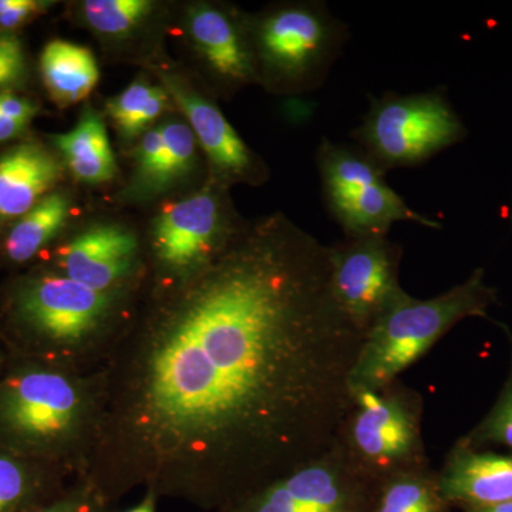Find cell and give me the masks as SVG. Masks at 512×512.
<instances>
[{"mask_svg":"<svg viewBox=\"0 0 512 512\" xmlns=\"http://www.w3.org/2000/svg\"><path fill=\"white\" fill-rule=\"evenodd\" d=\"M362 332L330 285V247L282 214L248 225L161 340L151 410L228 456L271 457L284 474L342 440Z\"/></svg>","mask_w":512,"mask_h":512,"instance_id":"1","label":"cell"},{"mask_svg":"<svg viewBox=\"0 0 512 512\" xmlns=\"http://www.w3.org/2000/svg\"><path fill=\"white\" fill-rule=\"evenodd\" d=\"M497 301V289L485 282L483 268L436 298L416 299L404 291L366 330L352 392L390 386L458 322L485 318Z\"/></svg>","mask_w":512,"mask_h":512,"instance_id":"2","label":"cell"},{"mask_svg":"<svg viewBox=\"0 0 512 512\" xmlns=\"http://www.w3.org/2000/svg\"><path fill=\"white\" fill-rule=\"evenodd\" d=\"M252 32L256 72L261 67L259 74L289 93L320 89L350 37L348 25L322 0L279 6Z\"/></svg>","mask_w":512,"mask_h":512,"instance_id":"3","label":"cell"},{"mask_svg":"<svg viewBox=\"0 0 512 512\" xmlns=\"http://www.w3.org/2000/svg\"><path fill=\"white\" fill-rule=\"evenodd\" d=\"M369 101L350 137L384 173L427 163L468 136L466 124L441 90L387 92Z\"/></svg>","mask_w":512,"mask_h":512,"instance_id":"4","label":"cell"},{"mask_svg":"<svg viewBox=\"0 0 512 512\" xmlns=\"http://www.w3.org/2000/svg\"><path fill=\"white\" fill-rule=\"evenodd\" d=\"M316 165L326 210L345 237L389 235L396 222L443 228L439 221L409 207L387 183L382 168L355 144L322 138L316 151Z\"/></svg>","mask_w":512,"mask_h":512,"instance_id":"5","label":"cell"},{"mask_svg":"<svg viewBox=\"0 0 512 512\" xmlns=\"http://www.w3.org/2000/svg\"><path fill=\"white\" fill-rule=\"evenodd\" d=\"M423 400L396 382L380 390H355L342 441L379 481L429 467L421 436Z\"/></svg>","mask_w":512,"mask_h":512,"instance_id":"6","label":"cell"},{"mask_svg":"<svg viewBox=\"0 0 512 512\" xmlns=\"http://www.w3.org/2000/svg\"><path fill=\"white\" fill-rule=\"evenodd\" d=\"M382 484L340 440L325 456L269 484L245 512H373Z\"/></svg>","mask_w":512,"mask_h":512,"instance_id":"7","label":"cell"},{"mask_svg":"<svg viewBox=\"0 0 512 512\" xmlns=\"http://www.w3.org/2000/svg\"><path fill=\"white\" fill-rule=\"evenodd\" d=\"M402 247L387 235L345 237L330 247V285L346 316L363 333L404 292Z\"/></svg>","mask_w":512,"mask_h":512,"instance_id":"8","label":"cell"},{"mask_svg":"<svg viewBox=\"0 0 512 512\" xmlns=\"http://www.w3.org/2000/svg\"><path fill=\"white\" fill-rule=\"evenodd\" d=\"M241 225L225 215L220 198L200 192L177 202L160 215L154 231L158 255L165 264L187 266L212 249H224Z\"/></svg>","mask_w":512,"mask_h":512,"instance_id":"9","label":"cell"},{"mask_svg":"<svg viewBox=\"0 0 512 512\" xmlns=\"http://www.w3.org/2000/svg\"><path fill=\"white\" fill-rule=\"evenodd\" d=\"M76 390L69 380L50 372L16 377L3 397L2 416L9 429L28 439H50L72 424Z\"/></svg>","mask_w":512,"mask_h":512,"instance_id":"10","label":"cell"},{"mask_svg":"<svg viewBox=\"0 0 512 512\" xmlns=\"http://www.w3.org/2000/svg\"><path fill=\"white\" fill-rule=\"evenodd\" d=\"M20 306L37 330L70 342L96 325L106 308V296L67 276H43L23 292Z\"/></svg>","mask_w":512,"mask_h":512,"instance_id":"11","label":"cell"},{"mask_svg":"<svg viewBox=\"0 0 512 512\" xmlns=\"http://www.w3.org/2000/svg\"><path fill=\"white\" fill-rule=\"evenodd\" d=\"M441 497L468 508L512 501V456L483 453L458 440L437 474Z\"/></svg>","mask_w":512,"mask_h":512,"instance_id":"12","label":"cell"},{"mask_svg":"<svg viewBox=\"0 0 512 512\" xmlns=\"http://www.w3.org/2000/svg\"><path fill=\"white\" fill-rule=\"evenodd\" d=\"M164 84L190 120L192 133L214 167L227 180H252L258 167L254 154L224 114L210 101L188 92L170 77H164Z\"/></svg>","mask_w":512,"mask_h":512,"instance_id":"13","label":"cell"},{"mask_svg":"<svg viewBox=\"0 0 512 512\" xmlns=\"http://www.w3.org/2000/svg\"><path fill=\"white\" fill-rule=\"evenodd\" d=\"M137 241L126 229L106 225L83 232L62 251L67 278L103 292L130 268Z\"/></svg>","mask_w":512,"mask_h":512,"instance_id":"14","label":"cell"},{"mask_svg":"<svg viewBox=\"0 0 512 512\" xmlns=\"http://www.w3.org/2000/svg\"><path fill=\"white\" fill-rule=\"evenodd\" d=\"M190 29L205 62L222 82L239 86L256 79L254 49L227 12L210 6L195 9Z\"/></svg>","mask_w":512,"mask_h":512,"instance_id":"15","label":"cell"},{"mask_svg":"<svg viewBox=\"0 0 512 512\" xmlns=\"http://www.w3.org/2000/svg\"><path fill=\"white\" fill-rule=\"evenodd\" d=\"M60 165L35 144L6 151L0 157V218L23 217L59 180Z\"/></svg>","mask_w":512,"mask_h":512,"instance_id":"16","label":"cell"},{"mask_svg":"<svg viewBox=\"0 0 512 512\" xmlns=\"http://www.w3.org/2000/svg\"><path fill=\"white\" fill-rule=\"evenodd\" d=\"M55 143L77 180L99 184L116 174V158L106 126L94 111H86L69 133L55 136Z\"/></svg>","mask_w":512,"mask_h":512,"instance_id":"17","label":"cell"},{"mask_svg":"<svg viewBox=\"0 0 512 512\" xmlns=\"http://www.w3.org/2000/svg\"><path fill=\"white\" fill-rule=\"evenodd\" d=\"M40 70L47 90L63 104L89 96L100 77L92 52L64 40L47 43L40 57Z\"/></svg>","mask_w":512,"mask_h":512,"instance_id":"18","label":"cell"},{"mask_svg":"<svg viewBox=\"0 0 512 512\" xmlns=\"http://www.w3.org/2000/svg\"><path fill=\"white\" fill-rule=\"evenodd\" d=\"M69 211V200L64 195H46L9 232L6 254L15 262L32 259L62 229Z\"/></svg>","mask_w":512,"mask_h":512,"instance_id":"19","label":"cell"},{"mask_svg":"<svg viewBox=\"0 0 512 512\" xmlns=\"http://www.w3.org/2000/svg\"><path fill=\"white\" fill-rule=\"evenodd\" d=\"M447 505L437 474L427 467L383 481L373 512H446Z\"/></svg>","mask_w":512,"mask_h":512,"instance_id":"20","label":"cell"},{"mask_svg":"<svg viewBox=\"0 0 512 512\" xmlns=\"http://www.w3.org/2000/svg\"><path fill=\"white\" fill-rule=\"evenodd\" d=\"M151 10L146 0H87L83 12L89 25L104 35L119 36L138 25Z\"/></svg>","mask_w":512,"mask_h":512,"instance_id":"21","label":"cell"},{"mask_svg":"<svg viewBox=\"0 0 512 512\" xmlns=\"http://www.w3.org/2000/svg\"><path fill=\"white\" fill-rule=\"evenodd\" d=\"M461 440L473 448L484 444H500L512 451V360L510 376L497 403L476 429Z\"/></svg>","mask_w":512,"mask_h":512,"instance_id":"22","label":"cell"},{"mask_svg":"<svg viewBox=\"0 0 512 512\" xmlns=\"http://www.w3.org/2000/svg\"><path fill=\"white\" fill-rule=\"evenodd\" d=\"M164 141V167L161 185L170 183L173 178L183 175L191 167L195 157L194 133L187 124L168 123L161 127Z\"/></svg>","mask_w":512,"mask_h":512,"instance_id":"23","label":"cell"},{"mask_svg":"<svg viewBox=\"0 0 512 512\" xmlns=\"http://www.w3.org/2000/svg\"><path fill=\"white\" fill-rule=\"evenodd\" d=\"M153 92L154 87L147 86L144 83H133L107 104L111 117L116 121L124 136H126L128 128L136 120L140 111L146 106Z\"/></svg>","mask_w":512,"mask_h":512,"instance_id":"24","label":"cell"},{"mask_svg":"<svg viewBox=\"0 0 512 512\" xmlns=\"http://www.w3.org/2000/svg\"><path fill=\"white\" fill-rule=\"evenodd\" d=\"M138 161H140L141 174L151 183L161 185L164 167V141L161 128L144 134L138 150Z\"/></svg>","mask_w":512,"mask_h":512,"instance_id":"25","label":"cell"},{"mask_svg":"<svg viewBox=\"0 0 512 512\" xmlns=\"http://www.w3.org/2000/svg\"><path fill=\"white\" fill-rule=\"evenodd\" d=\"M25 72L22 43L15 36H0V89L19 82Z\"/></svg>","mask_w":512,"mask_h":512,"instance_id":"26","label":"cell"},{"mask_svg":"<svg viewBox=\"0 0 512 512\" xmlns=\"http://www.w3.org/2000/svg\"><path fill=\"white\" fill-rule=\"evenodd\" d=\"M26 478L22 468L8 457L0 456V512L18 503L25 493Z\"/></svg>","mask_w":512,"mask_h":512,"instance_id":"27","label":"cell"},{"mask_svg":"<svg viewBox=\"0 0 512 512\" xmlns=\"http://www.w3.org/2000/svg\"><path fill=\"white\" fill-rule=\"evenodd\" d=\"M35 0H0V26L6 29L16 28L42 8Z\"/></svg>","mask_w":512,"mask_h":512,"instance_id":"28","label":"cell"},{"mask_svg":"<svg viewBox=\"0 0 512 512\" xmlns=\"http://www.w3.org/2000/svg\"><path fill=\"white\" fill-rule=\"evenodd\" d=\"M165 103H167V93L164 92L160 87H154V92L148 99L144 109L140 111V114L133 121L130 128L126 133L127 137L137 136L138 133L144 130L151 123L156 120L161 113H163Z\"/></svg>","mask_w":512,"mask_h":512,"instance_id":"29","label":"cell"},{"mask_svg":"<svg viewBox=\"0 0 512 512\" xmlns=\"http://www.w3.org/2000/svg\"><path fill=\"white\" fill-rule=\"evenodd\" d=\"M37 111L35 104L15 94H0V113L20 123L28 124Z\"/></svg>","mask_w":512,"mask_h":512,"instance_id":"30","label":"cell"},{"mask_svg":"<svg viewBox=\"0 0 512 512\" xmlns=\"http://www.w3.org/2000/svg\"><path fill=\"white\" fill-rule=\"evenodd\" d=\"M25 126L26 124L9 119V117L3 116L0 113V141H8L10 138L18 136V134L22 133Z\"/></svg>","mask_w":512,"mask_h":512,"instance_id":"31","label":"cell"},{"mask_svg":"<svg viewBox=\"0 0 512 512\" xmlns=\"http://www.w3.org/2000/svg\"><path fill=\"white\" fill-rule=\"evenodd\" d=\"M468 512H512V501L507 503H501L497 505H491V507L483 508H468Z\"/></svg>","mask_w":512,"mask_h":512,"instance_id":"32","label":"cell"},{"mask_svg":"<svg viewBox=\"0 0 512 512\" xmlns=\"http://www.w3.org/2000/svg\"><path fill=\"white\" fill-rule=\"evenodd\" d=\"M128 512H154L153 503H151L150 500L144 501L143 504L138 505V507Z\"/></svg>","mask_w":512,"mask_h":512,"instance_id":"33","label":"cell"},{"mask_svg":"<svg viewBox=\"0 0 512 512\" xmlns=\"http://www.w3.org/2000/svg\"><path fill=\"white\" fill-rule=\"evenodd\" d=\"M508 220H510V224L512 227V200H511L510 208H508Z\"/></svg>","mask_w":512,"mask_h":512,"instance_id":"34","label":"cell"},{"mask_svg":"<svg viewBox=\"0 0 512 512\" xmlns=\"http://www.w3.org/2000/svg\"><path fill=\"white\" fill-rule=\"evenodd\" d=\"M47 512H69V511H64V510H53V511H47Z\"/></svg>","mask_w":512,"mask_h":512,"instance_id":"35","label":"cell"}]
</instances>
